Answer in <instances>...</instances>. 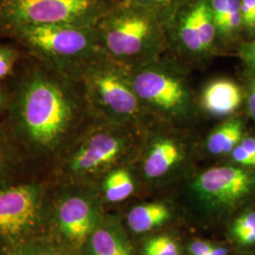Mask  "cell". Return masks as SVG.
I'll return each instance as SVG.
<instances>
[{
  "label": "cell",
  "instance_id": "6da1fadb",
  "mask_svg": "<svg viewBox=\"0 0 255 255\" xmlns=\"http://www.w3.org/2000/svg\"><path fill=\"white\" fill-rule=\"evenodd\" d=\"M3 121L39 176L94 120L79 79L27 54L7 81Z\"/></svg>",
  "mask_w": 255,
  "mask_h": 255
},
{
  "label": "cell",
  "instance_id": "7a4b0ae2",
  "mask_svg": "<svg viewBox=\"0 0 255 255\" xmlns=\"http://www.w3.org/2000/svg\"><path fill=\"white\" fill-rule=\"evenodd\" d=\"M144 128L94 119L46 175L52 182L97 184L116 166L135 162Z\"/></svg>",
  "mask_w": 255,
  "mask_h": 255
},
{
  "label": "cell",
  "instance_id": "3957f363",
  "mask_svg": "<svg viewBox=\"0 0 255 255\" xmlns=\"http://www.w3.org/2000/svg\"><path fill=\"white\" fill-rule=\"evenodd\" d=\"M190 71L167 53L131 70L133 89L151 119L186 128L200 121L203 116L192 88Z\"/></svg>",
  "mask_w": 255,
  "mask_h": 255
},
{
  "label": "cell",
  "instance_id": "277c9868",
  "mask_svg": "<svg viewBox=\"0 0 255 255\" xmlns=\"http://www.w3.org/2000/svg\"><path fill=\"white\" fill-rule=\"evenodd\" d=\"M102 50L130 70L167 51L160 14L155 9L122 0L96 25Z\"/></svg>",
  "mask_w": 255,
  "mask_h": 255
},
{
  "label": "cell",
  "instance_id": "5b68a950",
  "mask_svg": "<svg viewBox=\"0 0 255 255\" xmlns=\"http://www.w3.org/2000/svg\"><path fill=\"white\" fill-rule=\"evenodd\" d=\"M76 78L82 83L94 119L139 128L153 121L133 89L131 70L104 51L84 62Z\"/></svg>",
  "mask_w": 255,
  "mask_h": 255
},
{
  "label": "cell",
  "instance_id": "8992f818",
  "mask_svg": "<svg viewBox=\"0 0 255 255\" xmlns=\"http://www.w3.org/2000/svg\"><path fill=\"white\" fill-rule=\"evenodd\" d=\"M27 54L76 78L84 62L102 50L96 27L41 24L13 27L0 34Z\"/></svg>",
  "mask_w": 255,
  "mask_h": 255
},
{
  "label": "cell",
  "instance_id": "52a82bcc",
  "mask_svg": "<svg viewBox=\"0 0 255 255\" xmlns=\"http://www.w3.org/2000/svg\"><path fill=\"white\" fill-rule=\"evenodd\" d=\"M50 189L44 176L0 187V251L49 237Z\"/></svg>",
  "mask_w": 255,
  "mask_h": 255
},
{
  "label": "cell",
  "instance_id": "ba28073f",
  "mask_svg": "<svg viewBox=\"0 0 255 255\" xmlns=\"http://www.w3.org/2000/svg\"><path fill=\"white\" fill-rule=\"evenodd\" d=\"M104 217L102 199L97 185L51 182L49 237L79 255Z\"/></svg>",
  "mask_w": 255,
  "mask_h": 255
},
{
  "label": "cell",
  "instance_id": "9c48e42d",
  "mask_svg": "<svg viewBox=\"0 0 255 255\" xmlns=\"http://www.w3.org/2000/svg\"><path fill=\"white\" fill-rule=\"evenodd\" d=\"M161 20L166 53L189 68L204 67L220 54L208 0H184Z\"/></svg>",
  "mask_w": 255,
  "mask_h": 255
},
{
  "label": "cell",
  "instance_id": "30bf717a",
  "mask_svg": "<svg viewBox=\"0 0 255 255\" xmlns=\"http://www.w3.org/2000/svg\"><path fill=\"white\" fill-rule=\"evenodd\" d=\"M122 0H0V34L41 24L96 25Z\"/></svg>",
  "mask_w": 255,
  "mask_h": 255
},
{
  "label": "cell",
  "instance_id": "8fae6325",
  "mask_svg": "<svg viewBox=\"0 0 255 255\" xmlns=\"http://www.w3.org/2000/svg\"><path fill=\"white\" fill-rule=\"evenodd\" d=\"M191 128L153 120L144 129L138 154L147 182H161L183 168L191 153Z\"/></svg>",
  "mask_w": 255,
  "mask_h": 255
},
{
  "label": "cell",
  "instance_id": "7c38bea8",
  "mask_svg": "<svg viewBox=\"0 0 255 255\" xmlns=\"http://www.w3.org/2000/svg\"><path fill=\"white\" fill-rule=\"evenodd\" d=\"M255 188V174L237 165H219L197 175L191 189L202 201L228 207L236 204Z\"/></svg>",
  "mask_w": 255,
  "mask_h": 255
},
{
  "label": "cell",
  "instance_id": "4fadbf2b",
  "mask_svg": "<svg viewBox=\"0 0 255 255\" xmlns=\"http://www.w3.org/2000/svg\"><path fill=\"white\" fill-rule=\"evenodd\" d=\"M198 98L202 116L223 120L236 115L243 102V92L237 82L219 78L207 82Z\"/></svg>",
  "mask_w": 255,
  "mask_h": 255
},
{
  "label": "cell",
  "instance_id": "5bb4252c",
  "mask_svg": "<svg viewBox=\"0 0 255 255\" xmlns=\"http://www.w3.org/2000/svg\"><path fill=\"white\" fill-rule=\"evenodd\" d=\"M34 177L35 173L27 157L9 128L0 120V187L22 182ZM45 177V176H44Z\"/></svg>",
  "mask_w": 255,
  "mask_h": 255
},
{
  "label": "cell",
  "instance_id": "9a60e30c",
  "mask_svg": "<svg viewBox=\"0 0 255 255\" xmlns=\"http://www.w3.org/2000/svg\"><path fill=\"white\" fill-rule=\"evenodd\" d=\"M131 255V248L117 220L101 221L78 255Z\"/></svg>",
  "mask_w": 255,
  "mask_h": 255
},
{
  "label": "cell",
  "instance_id": "2e32d148",
  "mask_svg": "<svg viewBox=\"0 0 255 255\" xmlns=\"http://www.w3.org/2000/svg\"><path fill=\"white\" fill-rule=\"evenodd\" d=\"M220 51L237 43L243 33L240 0H208Z\"/></svg>",
  "mask_w": 255,
  "mask_h": 255
},
{
  "label": "cell",
  "instance_id": "e0dca14e",
  "mask_svg": "<svg viewBox=\"0 0 255 255\" xmlns=\"http://www.w3.org/2000/svg\"><path fill=\"white\" fill-rule=\"evenodd\" d=\"M245 135L244 122L235 115L221 120L218 126L211 129L204 140V147L213 156L230 155Z\"/></svg>",
  "mask_w": 255,
  "mask_h": 255
},
{
  "label": "cell",
  "instance_id": "ac0fdd59",
  "mask_svg": "<svg viewBox=\"0 0 255 255\" xmlns=\"http://www.w3.org/2000/svg\"><path fill=\"white\" fill-rule=\"evenodd\" d=\"M131 164H121L105 174L96 184L102 201L119 203L127 200L135 189V177Z\"/></svg>",
  "mask_w": 255,
  "mask_h": 255
},
{
  "label": "cell",
  "instance_id": "d6986e66",
  "mask_svg": "<svg viewBox=\"0 0 255 255\" xmlns=\"http://www.w3.org/2000/svg\"><path fill=\"white\" fill-rule=\"evenodd\" d=\"M170 217L169 209L163 203H146L133 207L128 214L127 222L131 231L146 233L161 226Z\"/></svg>",
  "mask_w": 255,
  "mask_h": 255
},
{
  "label": "cell",
  "instance_id": "ffe728a7",
  "mask_svg": "<svg viewBox=\"0 0 255 255\" xmlns=\"http://www.w3.org/2000/svg\"><path fill=\"white\" fill-rule=\"evenodd\" d=\"M0 255H78L51 237L38 238L0 251Z\"/></svg>",
  "mask_w": 255,
  "mask_h": 255
},
{
  "label": "cell",
  "instance_id": "44dd1931",
  "mask_svg": "<svg viewBox=\"0 0 255 255\" xmlns=\"http://www.w3.org/2000/svg\"><path fill=\"white\" fill-rule=\"evenodd\" d=\"M25 51L11 42L0 44V82H7L14 74Z\"/></svg>",
  "mask_w": 255,
  "mask_h": 255
},
{
  "label": "cell",
  "instance_id": "7402d4cb",
  "mask_svg": "<svg viewBox=\"0 0 255 255\" xmlns=\"http://www.w3.org/2000/svg\"><path fill=\"white\" fill-rule=\"evenodd\" d=\"M232 234L241 245L255 244V212H249L238 218L233 224Z\"/></svg>",
  "mask_w": 255,
  "mask_h": 255
},
{
  "label": "cell",
  "instance_id": "603a6c76",
  "mask_svg": "<svg viewBox=\"0 0 255 255\" xmlns=\"http://www.w3.org/2000/svg\"><path fill=\"white\" fill-rule=\"evenodd\" d=\"M144 255H180L179 249L168 237L150 238L144 246Z\"/></svg>",
  "mask_w": 255,
  "mask_h": 255
},
{
  "label": "cell",
  "instance_id": "cb8c5ba5",
  "mask_svg": "<svg viewBox=\"0 0 255 255\" xmlns=\"http://www.w3.org/2000/svg\"><path fill=\"white\" fill-rule=\"evenodd\" d=\"M243 32L250 38L255 36V0H240Z\"/></svg>",
  "mask_w": 255,
  "mask_h": 255
},
{
  "label": "cell",
  "instance_id": "d4e9b609",
  "mask_svg": "<svg viewBox=\"0 0 255 255\" xmlns=\"http://www.w3.org/2000/svg\"><path fill=\"white\" fill-rule=\"evenodd\" d=\"M128 1L144 6L149 9H155L156 11L159 12L160 18H162L184 0H128Z\"/></svg>",
  "mask_w": 255,
  "mask_h": 255
},
{
  "label": "cell",
  "instance_id": "484cf974",
  "mask_svg": "<svg viewBox=\"0 0 255 255\" xmlns=\"http://www.w3.org/2000/svg\"><path fill=\"white\" fill-rule=\"evenodd\" d=\"M238 51L246 64L249 73L255 79V36L250 42L241 43L238 46Z\"/></svg>",
  "mask_w": 255,
  "mask_h": 255
},
{
  "label": "cell",
  "instance_id": "4316f807",
  "mask_svg": "<svg viewBox=\"0 0 255 255\" xmlns=\"http://www.w3.org/2000/svg\"><path fill=\"white\" fill-rule=\"evenodd\" d=\"M232 160L241 166L245 167H255V158L250 154L246 149L238 144L230 153Z\"/></svg>",
  "mask_w": 255,
  "mask_h": 255
},
{
  "label": "cell",
  "instance_id": "83f0119b",
  "mask_svg": "<svg viewBox=\"0 0 255 255\" xmlns=\"http://www.w3.org/2000/svg\"><path fill=\"white\" fill-rule=\"evenodd\" d=\"M213 247L208 242L196 240L192 242L191 245L188 248V251L190 255H208Z\"/></svg>",
  "mask_w": 255,
  "mask_h": 255
},
{
  "label": "cell",
  "instance_id": "f1b7e54d",
  "mask_svg": "<svg viewBox=\"0 0 255 255\" xmlns=\"http://www.w3.org/2000/svg\"><path fill=\"white\" fill-rule=\"evenodd\" d=\"M9 90L8 82H0V120L3 119L9 103Z\"/></svg>",
  "mask_w": 255,
  "mask_h": 255
},
{
  "label": "cell",
  "instance_id": "f546056e",
  "mask_svg": "<svg viewBox=\"0 0 255 255\" xmlns=\"http://www.w3.org/2000/svg\"><path fill=\"white\" fill-rule=\"evenodd\" d=\"M247 106L250 116L255 120V79L253 78V82L249 86V91L247 94Z\"/></svg>",
  "mask_w": 255,
  "mask_h": 255
},
{
  "label": "cell",
  "instance_id": "4dcf8cb0",
  "mask_svg": "<svg viewBox=\"0 0 255 255\" xmlns=\"http://www.w3.org/2000/svg\"><path fill=\"white\" fill-rule=\"evenodd\" d=\"M241 146H243L247 151L251 155H253L255 158V138L253 136L245 135L241 142L239 143Z\"/></svg>",
  "mask_w": 255,
  "mask_h": 255
},
{
  "label": "cell",
  "instance_id": "1f68e13d",
  "mask_svg": "<svg viewBox=\"0 0 255 255\" xmlns=\"http://www.w3.org/2000/svg\"><path fill=\"white\" fill-rule=\"evenodd\" d=\"M208 255H228V250L225 247H213Z\"/></svg>",
  "mask_w": 255,
  "mask_h": 255
},
{
  "label": "cell",
  "instance_id": "d6a6232c",
  "mask_svg": "<svg viewBox=\"0 0 255 255\" xmlns=\"http://www.w3.org/2000/svg\"><path fill=\"white\" fill-rule=\"evenodd\" d=\"M255 255V253H254V254H251V255Z\"/></svg>",
  "mask_w": 255,
  "mask_h": 255
}]
</instances>
